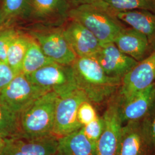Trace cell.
<instances>
[{
  "label": "cell",
  "instance_id": "cell-1",
  "mask_svg": "<svg viewBox=\"0 0 155 155\" xmlns=\"http://www.w3.org/2000/svg\"><path fill=\"white\" fill-rule=\"evenodd\" d=\"M71 67L77 87L92 104L107 102L121 86L122 79L107 75L94 58H77Z\"/></svg>",
  "mask_w": 155,
  "mask_h": 155
},
{
  "label": "cell",
  "instance_id": "cell-2",
  "mask_svg": "<svg viewBox=\"0 0 155 155\" xmlns=\"http://www.w3.org/2000/svg\"><path fill=\"white\" fill-rule=\"evenodd\" d=\"M68 19L77 21L88 29L101 45L113 42L126 27L115 11L103 0L72 8L69 11Z\"/></svg>",
  "mask_w": 155,
  "mask_h": 155
},
{
  "label": "cell",
  "instance_id": "cell-3",
  "mask_svg": "<svg viewBox=\"0 0 155 155\" xmlns=\"http://www.w3.org/2000/svg\"><path fill=\"white\" fill-rule=\"evenodd\" d=\"M58 95L50 91L41 96L20 117L21 137L43 138L52 135Z\"/></svg>",
  "mask_w": 155,
  "mask_h": 155
},
{
  "label": "cell",
  "instance_id": "cell-4",
  "mask_svg": "<svg viewBox=\"0 0 155 155\" xmlns=\"http://www.w3.org/2000/svg\"><path fill=\"white\" fill-rule=\"evenodd\" d=\"M48 91L32 83L25 75L20 73L0 91V104L20 117L35 101Z\"/></svg>",
  "mask_w": 155,
  "mask_h": 155
},
{
  "label": "cell",
  "instance_id": "cell-5",
  "mask_svg": "<svg viewBox=\"0 0 155 155\" xmlns=\"http://www.w3.org/2000/svg\"><path fill=\"white\" fill-rule=\"evenodd\" d=\"M28 34L39 44L45 55L62 65H71L77 56L64 35L63 26H35Z\"/></svg>",
  "mask_w": 155,
  "mask_h": 155
},
{
  "label": "cell",
  "instance_id": "cell-6",
  "mask_svg": "<svg viewBox=\"0 0 155 155\" xmlns=\"http://www.w3.org/2000/svg\"><path fill=\"white\" fill-rule=\"evenodd\" d=\"M71 9L68 0H27L21 20L36 26L62 27Z\"/></svg>",
  "mask_w": 155,
  "mask_h": 155
},
{
  "label": "cell",
  "instance_id": "cell-7",
  "mask_svg": "<svg viewBox=\"0 0 155 155\" xmlns=\"http://www.w3.org/2000/svg\"><path fill=\"white\" fill-rule=\"evenodd\" d=\"M85 101H89L86 95L78 88L58 95L53 136L59 138L83 127L78 120L77 113L79 106Z\"/></svg>",
  "mask_w": 155,
  "mask_h": 155
},
{
  "label": "cell",
  "instance_id": "cell-8",
  "mask_svg": "<svg viewBox=\"0 0 155 155\" xmlns=\"http://www.w3.org/2000/svg\"><path fill=\"white\" fill-rule=\"evenodd\" d=\"M102 118L104 129L97 142V155H117L123 124L117 93L107 102Z\"/></svg>",
  "mask_w": 155,
  "mask_h": 155
},
{
  "label": "cell",
  "instance_id": "cell-9",
  "mask_svg": "<svg viewBox=\"0 0 155 155\" xmlns=\"http://www.w3.org/2000/svg\"><path fill=\"white\" fill-rule=\"evenodd\" d=\"M33 84L58 95L77 89L71 65L54 62L27 76Z\"/></svg>",
  "mask_w": 155,
  "mask_h": 155
},
{
  "label": "cell",
  "instance_id": "cell-10",
  "mask_svg": "<svg viewBox=\"0 0 155 155\" xmlns=\"http://www.w3.org/2000/svg\"><path fill=\"white\" fill-rule=\"evenodd\" d=\"M155 83V52L140 61L122 78L117 94L120 102L129 99L134 95Z\"/></svg>",
  "mask_w": 155,
  "mask_h": 155
},
{
  "label": "cell",
  "instance_id": "cell-11",
  "mask_svg": "<svg viewBox=\"0 0 155 155\" xmlns=\"http://www.w3.org/2000/svg\"><path fill=\"white\" fill-rule=\"evenodd\" d=\"M117 155H155V147L142 120L123 125Z\"/></svg>",
  "mask_w": 155,
  "mask_h": 155
},
{
  "label": "cell",
  "instance_id": "cell-12",
  "mask_svg": "<svg viewBox=\"0 0 155 155\" xmlns=\"http://www.w3.org/2000/svg\"><path fill=\"white\" fill-rule=\"evenodd\" d=\"M93 58L107 75L121 79L139 63L121 52L113 42L101 45Z\"/></svg>",
  "mask_w": 155,
  "mask_h": 155
},
{
  "label": "cell",
  "instance_id": "cell-13",
  "mask_svg": "<svg viewBox=\"0 0 155 155\" xmlns=\"http://www.w3.org/2000/svg\"><path fill=\"white\" fill-rule=\"evenodd\" d=\"M65 25L64 35L77 58H93L101 47L93 33L73 20L68 19Z\"/></svg>",
  "mask_w": 155,
  "mask_h": 155
},
{
  "label": "cell",
  "instance_id": "cell-14",
  "mask_svg": "<svg viewBox=\"0 0 155 155\" xmlns=\"http://www.w3.org/2000/svg\"><path fill=\"white\" fill-rule=\"evenodd\" d=\"M58 151V138L52 135L43 138L5 139L0 155H52Z\"/></svg>",
  "mask_w": 155,
  "mask_h": 155
},
{
  "label": "cell",
  "instance_id": "cell-15",
  "mask_svg": "<svg viewBox=\"0 0 155 155\" xmlns=\"http://www.w3.org/2000/svg\"><path fill=\"white\" fill-rule=\"evenodd\" d=\"M119 103L123 125L142 120L155 103V83L127 101L119 100Z\"/></svg>",
  "mask_w": 155,
  "mask_h": 155
},
{
  "label": "cell",
  "instance_id": "cell-16",
  "mask_svg": "<svg viewBox=\"0 0 155 155\" xmlns=\"http://www.w3.org/2000/svg\"><path fill=\"white\" fill-rule=\"evenodd\" d=\"M113 43L123 53L138 62L152 54L147 37L131 27H125L122 29Z\"/></svg>",
  "mask_w": 155,
  "mask_h": 155
},
{
  "label": "cell",
  "instance_id": "cell-17",
  "mask_svg": "<svg viewBox=\"0 0 155 155\" xmlns=\"http://www.w3.org/2000/svg\"><path fill=\"white\" fill-rule=\"evenodd\" d=\"M115 12L123 23L144 34L148 40L152 54L155 52V13L145 10Z\"/></svg>",
  "mask_w": 155,
  "mask_h": 155
},
{
  "label": "cell",
  "instance_id": "cell-18",
  "mask_svg": "<svg viewBox=\"0 0 155 155\" xmlns=\"http://www.w3.org/2000/svg\"><path fill=\"white\" fill-rule=\"evenodd\" d=\"M82 127L58 138V153L61 155H97V144L86 137Z\"/></svg>",
  "mask_w": 155,
  "mask_h": 155
},
{
  "label": "cell",
  "instance_id": "cell-19",
  "mask_svg": "<svg viewBox=\"0 0 155 155\" xmlns=\"http://www.w3.org/2000/svg\"><path fill=\"white\" fill-rule=\"evenodd\" d=\"M31 40L32 36L28 33L19 31L9 48L6 63L16 75L21 72L23 61Z\"/></svg>",
  "mask_w": 155,
  "mask_h": 155
},
{
  "label": "cell",
  "instance_id": "cell-20",
  "mask_svg": "<svg viewBox=\"0 0 155 155\" xmlns=\"http://www.w3.org/2000/svg\"><path fill=\"white\" fill-rule=\"evenodd\" d=\"M54 62L45 55L38 42L32 37L23 61L21 73L27 76Z\"/></svg>",
  "mask_w": 155,
  "mask_h": 155
},
{
  "label": "cell",
  "instance_id": "cell-21",
  "mask_svg": "<svg viewBox=\"0 0 155 155\" xmlns=\"http://www.w3.org/2000/svg\"><path fill=\"white\" fill-rule=\"evenodd\" d=\"M20 117L16 115L0 104V137L4 139L21 137Z\"/></svg>",
  "mask_w": 155,
  "mask_h": 155
},
{
  "label": "cell",
  "instance_id": "cell-22",
  "mask_svg": "<svg viewBox=\"0 0 155 155\" xmlns=\"http://www.w3.org/2000/svg\"><path fill=\"white\" fill-rule=\"evenodd\" d=\"M116 12L145 10L155 13V0H103Z\"/></svg>",
  "mask_w": 155,
  "mask_h": 155
},
{
  "label": "cell",
  "instance_id": "cell-23",
  "mask_svg": "<svg viewBox=\"0 0 155 155\" xmlns=\"http://www.w3.org/2000/svg\"><path fill=\"white\" fill-rule=\"evenodd\" d=\"M27 0H2L1 5L5 25L16 20H21Z\"/></svg>",
  "mask_w": 155,
  "mask_h": 155
},
{
  "label": "cell",
  "instance_id": "cell-24",
  "mask_svg": "<svg viewBox=\"0 0 155 155\" xmlns=\"http://www.w3.org/2000/svg\"><path fill=\"white\" fill-rule=\"evenodd\" d=\"M19 31L8 25L0 29V60L6 63L7 54L12 41Z\"/></svg>",
  "mask_w": 155,
  "mask_h": 155
},
{
  "label": "cell",
  "instance_id": "cell-25",
  "mask_svg": "<svg viewBox=\"0 0 155 155\" xmlns=\"http://www.w3.org/2000/svg\"><path fill=\"white\" fill-rule=\"evenodd\" d=\"M83 133L91 141L97 144L104 129V122L102 117H98L88 124L82 127Z\"/></svg>",
  "mask_w": 155,
  "mask_h": 155
},
{
  "label": "cell",
  "instance_id": "cell-26",
  "mask_svg": "<svg viewBox=\"0 0 155 155\" xmlns=\"http://www.w3.org/2000/svg\"><path fill=\"white\" fill-rule=\"evenodd\" d=\"M98 116L93 104L89 101H84L78 108V120L82 126L93 121Z\"/></svg>",
  "mask_w": 155,
  "mask_h": 155
},
{
  "label": "cell",
  "instance_id": "cell-27",
  "mask_svg": "<svg viewBox=\"0 0 155 155\" xmlns=\"http://www.w3.org/2000/svg\"><path fill=\"white\" fill-rule=\"evenodd\" d=\"M144 128L155 147V103L142 120Z\"/></svg>",
  "mask_w": 155,
  "mask_h": 155
},
{
  "label": "cell",
  "instance_id": "cell-28",
  "mask_svg": "<svg viewBox=\"0 0 155 155\" xmlns=\"http://www.w3.org/2000/svg\"><path fill=\"white\" fill-rule=\"evenodd\" d=\"M16 75L6 63L0 60V91L11 82Z\"/></svg>",
  "mask_w": 155,
  "mask_h": 155
},
{
  "label": "cell",
  "instance_id": "cell-29",
  "mask_svg": "<svg viewBox=\"0 0 155 155\" xmlns=\"http://www.w3.org/2000/svg\"><path fill=\"white\" fill-rule=\"evenodd\" d=\"M101 0H68L70 5L72 8L77 7L78 6L86 5V4H90L94 2H98Z\"/></svg>",
  "mask_w": 155,
  "mask_h": 155
},
{
  "label": "cell",
  "instance_id": "cell-30",
  "mask_svg": "<svg viewBox=\"0 0 155 155\" xmlns=\"http://www.w3.org/2000/svg\"><path fill=\"white\" fill-rule=\"evenodd\" d=\"M4 26H5V18H4L3 12H2V9L1 1H0V29L2 28Z\"/></svg>",
  "mask_w": 155,
  "mask_h": 155
},
{
  "label": "cell",
  "instance_id": "cell-31",
  "mask_svg": "<svg viewBox=\"0 0 155 155\" xmlns=\"http://www.w3.org/2000/svg\"><path fill=\"white\" fill-rule=\"evenodd\" d=\"M5 145V139L0 137V154Z\"/></svg>",
  "mask_w": 155,
  "mask_h": 155
},
{
  "label": "cell",
  "instance_id": "cell-32",
  "mask_svg": "<svg viewBox=\"0 0 155 155\" xmlns=\"http://www.w3.org/2000/svg\"><path fill=\"white\" fill-rule=\"evenodd\" d=\"M61 155L60 153H58V152H56V153H55V154H54V155Z\"/></svg>",
  "mask_w": 155,
  "mask_h": 155
},
{
  "label": "cell",
  "instance_id": "cell-33",
  "mask_svg": "<svg viewBox=\"0 0 155 155\" xmlns=\"http://www.w3.org/2000/svg\"><path fill=\"white\" fill-rule=\"evenodd\" d=\"M0 1H2V0H0Z\"/></svg>",
  "mask_w": 155,
  "mask_h": 155
}]
</instances>
